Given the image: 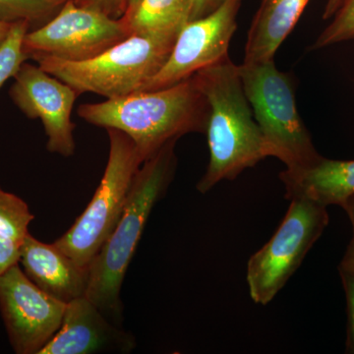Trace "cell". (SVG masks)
<instances>
[{
  "mask_svg": "<svg viewBox=\"0 0 354 354\" xmlns=\"http://www.w3.org/2000/svg\"><path fill=\"white\" fill-rule=\"evenodd\" d=\"M194 77L209 104L205 132L209 162L197 184V190L206 194L221 181L234 180L266 158H276V153L254 118L239 67L230 55Z\"/></svg>",
  "mask_w": 354,
  "mask_h": 354,
  "instance_id": "1",
  "label": "cell"
},
{
  "mask_svg": "<svg viewBox=\"0 0 354 354\" xmlns=\"http://www.w3.org/2000/svg\"><path fill=\"white\" fill-rule=\"evenodd\" d=\"M62 7L51 0H0V22L27 21L32 30L38 29L53 19Z\"/></svg>",
  "mask_w": 354,
  "mask_h": 354,
  "instance_id": "17",
  "label": "cell"
},
{
  "mask_svg": "<svg viewBox=\"0 0 354 354\" xmlns=\"http://www.w3.org/2000/svg\"><path fill=\"white\" fill-rule=\"evenodd\" d=\"M341 207L346 211V215H348L349 221H351L354 236V194L348 197Z\"/></svg>",
  "mask_w": 354,
  "mask_h": 354,
  "instance_id": "27",
  "label": "cell"
},
{
  "mask_svg": "<svg viewBox=\"0 0 354 354\" xmlns=\"http://www.w3.org/2000/svg\"><path fill=\"white\" fill-rule=\"evenodd\" d=\"M77 113L90 124L125 133L144 162L169 142L206 132L209 104L193 75L169 88L83 104Z\"/></svg>",
  "mask_w": 354,
  "mask_h": 354,
  "instance_id": "2",
  "label": "cell"
},
{
  "mask_svg": "<svg viewBox=\"0 0 354 354\" xmlns=\"http://www.w3.org/2000/svg\"><path fill=\"white\" fill-rule=\"evenodd\" d=\"M339 269L354 274V236L351 239V243L348 244Z\"/></svg>",
  "mask_w": 354,
  "mask_h": 354,
  "instance_id": "25",
  "label": "cell"
},
{
  "mask_svg": "<svg viewBox=\"0 0 354 354\" xmlns=\"http://www.w3.org/2000/svg\"><path fill=\"white\" fill-rule=\"evenodd\" d=\"M286 199H304L324 207L342 206L354 194V160L322 158L305 169H285L279 174Z\"/></svg>",
  "mask_w": 354,
  "mask_h": 354,
  "instance_id": "14",
  "label": "cell"
},
{
  "mask_svg": "<svg viewBox=\"0 0 354 354\" xmlns=\"http://www.w3.org/2000/svg\"><path fill=\"white\" fill-rule=\"evenodd\" d=\"M223 2V0H192L189 21L205 17V16L215 11Z\"/></svg>",
  "mask_w": 354,
  "mask_h": 354,
  "instance_id": "24",
  "label": "cell"
},
{
  "mask_svg": "<svg viewBox=\"0 0 354 354\" xmlns=\"http://www.w3.org/2000/svg\"><path fill=\"white\" fill-rule=\"evenodd\" d=\"M310 0H262L247 36L243 64L274 59Z\"/></svg>",
  "mask_w": 354,
  "mask_h": 354,
  "instance_id": "15",
  "label": "cell"
},
{
  "mask_svg": "<svg viewBox=\"0 0 354 354\" xmlns=\"http://www.w3.org/2000/svg\"><path fill=\"white\" fill-rule=\"evenodd\" d=\"M339 270L342 286L346 291V305H348V339L346 349L354 353V274Z\"/></svg>",
  "mask_w": 354,
  "mask_h": 354,
  "instance_id": "22",
  "label": "cell"
},
{
  "mask_svg": "<svg viewBox=\"0 0 354 354\" xmlns=\"http://www.w3.org/2000/svg\"><path fill=\"white\" fill-rule=\"evenodd\" d=\"M327 207L308 200H291L278 230L247 264L249 293L256 304L277 297L329 225Z\"/></svg>",
  "mask_w": 354,
  "mask_h": 354,
  "instance_id": "7",
  "label": "cell"
},
{
  "mask_svg": "<svg viewBox=\"0 0 354 354\" xmlns=\"http://www.w3.org/2000/svg\"><path fill=\"white\" fill-rule=\"evenodd\" d=\"M108 130V164L85 211L53 243L81 267L88 268L118 225L134 177L143 162L125 133Z\"/></svg>",
  "mask_w": 354,
  "mask_h": 354,
  "instance_id": "6",
  "label": "cell"
},
{
  "mask_svg": "<svg viewBox=\"0 0 354 354\" xmlns=\"http://www.w3.org/2000/svg\"><path fill=\"white\" fill-rule=\"evenodd\" d=\"M192 0H140L133 12L124 17L132 34L177 38L189 22Z\"/></svg>",
  "mask_w": 354,
  "mask_h": 354,
  "instance_id": "16",
  "label": "cell"
},
{
  "mask_svg": "<svg viewBox=\"0 0 354 354\" xmlns=\"http://www.w3.org/2000/svg\"><path fill=\"white\" fill-rule=\"evenodd\" d=\"M344 1L346 0H327L325 10H324L323 13V19L329 20L330 18L334 17L335 14L341 8Z\"/></svg>",
  "mask_w": 354,
  "mask_h": 354,
  "instance_id": "26",
  "label": "cell"
},
{
  "mask_svg": "<svg viewBox=\"0 0 354 354\" xmlns=\"http://www.w3.org/2000/svg\"><path fill=\"white\" fill-rule=\"evenodd\" d=\"M22 244L0 234V274L19 264Z\"/></svg>",
  "mask_w": 354,
  "mask_h": 354,
  "instance_id": "23",
  "label": "cell"
},
{
  "mask_svg": "<svg viewBox=\"0 0 354 354\" xmlns=\"http://www.w3.org/2000/svg\"><path fill=\"white\" fill-rule=\"evenodd\" d=\"M131 35L124 16L113 19L68 0L53 19L26 34L23 50L28 59L48 57L84 62L102 55Z\"/></svg>",
  "mask_w": 354,
  "mask_h": 354,
  "instance_id": "8",
  "label": "cell"
},
{
  "mask_svg": "<svg viewBox=\"0 0 354 354\" xmlns=\"http://www.w3.org/2000/svg\"><path fill=\"white\" fill-rule=\"evenodd\" d=\"M12 25L13 23L0 22V44L6 39Z\"/></svg>",
  "mask_w": 354,
  "mask_h": 354,
  "instance_id": "28",
  "label": "cell"
},
{
  "mask_svg": "<svg viewBox=\"0 0 354 354\" xmlns=\"http://www.w3.org/2000/svg\"><path fill=\"white\" fill-rule=\"evenodd\" d=\"M176 142L167 143L140 167L118 225L88 267L85 297L116 325L122 322L120 291L128 267L153 207L176 174Z\"/></svg>",
  "mask_w": 354,
  "mask_h": 354,
  "instance_id": "3",
  "label": "cell"
},
{
  "mask_svg": "<svg viewBox=\"0 0 354 354\" xmlns=\"http://www.w3.org/2000/svg\"><path fill=\"white\" fill-rule=\"evenodd\" d=\"M51 1L55 2V3L59 4V6H64L65 2L68 1V0H51Z\"/></svg>",
  "mask_w": 354,
  "mask_h": 354,
  "instance_id": "30",
  "label": "cell"
},
{
  "mask_svg": "<svg viewBox=\"0 0 354 354\" xmlns=\"http://www.w3.org/2000/svg\"><path fill=\"white\" fill-rule=\"evenodd\" d=\"M139 2L140 0H128V9L127 14L133 12L134 9L136 8L137 6H138ZM127 14H125V15H127Z\"/></svg>",
  "mask_w": 354,
  "mask_h": 354,
  "instance_id": "29",
  "label": "cell"
},
{
  "mask_svg": "<svg viewBox=\"0 0 354 354\" xmlns=\"http://www.w3.org/2000/svg\"><path fill=\"white\" fill-rule=\"evenodd\" d=\"M31 30L27 21L13 23L6 39L0 44V88L11 77L15 76L21 65L28 60L23 50L26 34Z\"/></svg>",
  "mask_w": 354,
  "mask_h": 354,
  "instance_id": "19",
  "label": "cell"
},
{
  "mask_svg": "<svg viewBox=\"0 0 354 354\" xmlns=\"http://www.w3.org/2000/svg\"><path fill=\"white\" fill-rule=\"evenodd\" d=\"M67 304L41 290L19 264L0 274V310L18 354H39L55 337Z\"/></svg>",
  "mask_w": 354,
  "mask_h": 354,
  "instance_id": "9",
  "label": "cell"
},
{
  "mask_svg": "<svg viewBox=\"0 0 354 354\" xmlns=\"http://www.w3.org/2000/svg\"><path fill=\"white\" fill-rule=\"evenodd\" d=\"M34 218L25 201L0 188V234L23 244Z\"/></svg>",
  "mask_w": 354,
  "mask_h": 354,
  "instance_id": "18",
  "label": "cell"
},
{
  "mask_svg": "<svg viewBox=\"0 0 354 354\" xmlns=\"http://www.w3.org/2000/svg\"><path fill=\"white\" fill-rule=\"evenodd\" d=\"M11 100L30 120L39 118L48 136V152L71 157L75 152L71 120L78 94L73 88L50 75L41 66L24 62L13 77Z\"/></svg>",
  "mask_w": 354,
  "mask_h": 354,
  "instance_id": "11",
  "label": "cell"
},
{
  "mask_svg": "<svg viewBox=\"0 0 354 354\" xmlns=\"http://www.w3.org/2000/svg\"><path fill=\"white\" fill-rule=\"evenodd\" d=\"M135 346L134 335L81 297L67 304L59 330L39 354L130 353Z\"/></svg>",
  "mask_w": 354,
  "mask_h": 354,
  "instance_id": "12",
  "label": "cell"
},
{
  "mask_svg": "<svg viewBox=\"0 0 354 354\" xmlns=\"http://www.w3.org/2000/svg\"><path fill=\"white\" fill-rule=\"evenodd\" d=\"M77 6L99 11L113 19H120L127 12L128 0H73Z\"/></svg>",
  "mask_w": 354,
  "mask_h": 354,
  "instance_id": "21",
  "label": "cell"
},
{
  "mask_svg": "<svg viewBox=\"0 0 354 354\" xmlns=\"http://www.w3.org/2000/svg\"><path fill=\"white\" fill-rule=\"evenodd\" d=\"M354 39V0H346L333 17L332 23L317 38L312 50Z\"/></svg>",
  "mask_w": 354,
  "mask_h": 354,
  "instance_id": "20",
  "label": "cell"
},
{
  "mask_svg": "<svg viewBox=\"0 0 354 354\" xmlns=\"http://www.w3.org/2000/svg\"><path fill=\"white\" fill-rule=\"evenodd\" d=\"M176 39L132 34L102 55L84 62L48 57L34 60L79 95L94 93L106 100L120 99L142 91L164 66Z\"/></svg>",
  "mask_w": 354,
  "mask_h": 354,
  "instance_id": "4",
  "label": "cell"
},
{
  "mask_svg": "<svg viewBox=\"0 0 354 354\" xmlns=\"http://www.w3.org/2000/svg\"><path fill=\"white\" fill-rule=\"evenodd\" d=\"M237 67L254 118L276 158L286 169L317 164L323 157L298 113L290 76L277 68L274 59Z\"/></svg>",
  "mask_w": 354,
  "mask_h": 354,
  "instance_id": "5",
  "label": "cell"
},
{
  "mask_svg": "<svg viewBox=\"0 0 354 354\" xmlns=\"http://www.w3.org/2000/svg\"><path fill=\"white\" fill-rule=\"evenodd\" d=\"M19 263L35 285L65 304L85 297L88 268L81 267L55 243H44L31 234L26 236Z\"/></svg>",
  "mask_w": 354,
  "mask_h": 354,
  "instance_id": "13",
  "label": "cell"
},
{
  "mask_svg": "<svg viewBox=\"0 0 354 354\" xmlns=\"http://www.w3.org/2000/svg\"><path fill=\"white\" fill-rule=\"evenodd\" d=\"M241 4L242 0H223L213 12L186 23L164 66L142 91L171 87L228 57Z\"/></svg>",
  "mask_w": 354,
  "mask_h": 354,
  "instance_id": "10",
  "label": "cell"
}]
</instances>
